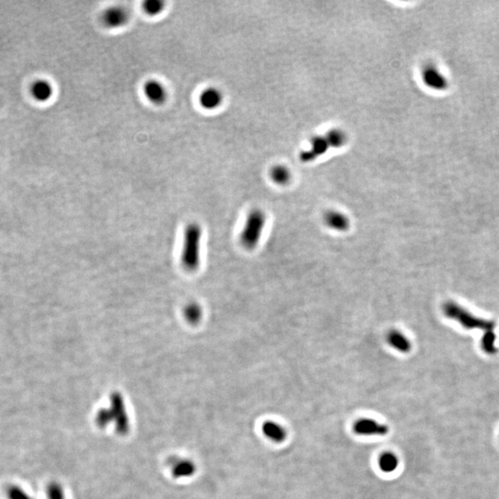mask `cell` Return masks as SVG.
<instances>
[{"label":"cell","mask_w":499,"mask_h":499,"mask_svg":"<svg viewBox=\"0 0 499 499\" xmlns=\"http://www.w3.org/2000/svg\"><path fill=\"white\" fill-rule=\"evenodd\" d=\"M94 421L100 429H106L108 426H113L119 436L129 434L131 430V419L122 394L118 391L112 393L109 396L108 406L98 410Z\"/></svg>","instance_id":"6da1fadb"},{"label":"cell","mask_w":499,"mask_h":499,"mask_svg":"<svg viewBox=\"0 0 499 499\" xmlns=\"http://www.w3.org/2000/svg\"><path fill=\"white\" fill-rule=\"evenodd\" d=\"M201 237L200 226L191 224L187 227L184 235V246L181 255L182 264L187 269H196L200 264Z\"/></svg>","instance_id":"7a4b0ae2"},{"label":"cell","mask_w":499,"mask_h":499,"mask_svg":"<svg viewBox=\"0 0 499 499\" xmlns=\"http://www.w3.org/2000/svg\"><path fill=\"white\" fill-rule=\"evenodd\" d=\"M265 222L266 216L263 211L255 209L250 212L240 235V241L246 249H254L257 246L264 231Z\"/></svg>","instance_id":"3957f363"},{"label":"cell","mask_w":499,"mask_h":499,"mask_svg":"<svg viewBox=\"0 0 499 499\" xmlns=\"http://www.w3.org/2000/svg\"><path fill=\"white\" fill-rule=\"evenodd\" d=\"M444 313L447 317L459 321L462 325V327L468 329H473V328L484 329L487 332V331H493V328H494V323L493 322L477 318L468 313L464 309L460 308L459 305L453 303H446L444 305Z\"/></svg>","instance_id":"277c9868"},{"label":"cell","mask_w":499,"mask_h":499,"mask_svg":"<svg viewBox=\"0 0 499 499\" xmlns=\"http://www.w3.org/2000/svg\"><path fill=\"white\" fill-rule=\"evenodd\" d=\"M131 15L129 10L122 6H110L104 10L101 20L108 29H119L129 23Z\"/></svg>","instance_id":"5b68a950"},{"label":"cell","mask_w":499,"mask_h":499,"mask_svg":"<svg viewBox=\"0 0 499 499\" xmlns=\"http://www.w3.org/2000/svg\"><path fill=\"white\" fill-rule=\"evenodd\" d=\"M169 472L174 479H188L195 475L197 466L193 460L185 457H172L167 462Z\"/></svg>","instance_id":"8992f818"},{"label":"cell","mask_w":499,"mask_h":499,"mask_svg":"<svg viewBox=\"0 0 499 499\" xmlns=\"http://www.w3.org/2000/svg\"><path fill=\"white\" fill-rule=\"evenodd\" d=\"M143 94L150 103L155 106H162L168 98V92L164 83L156 79L146 81L142 87Z\"/></svg>","instance_id":"52a82bcc"},{"label":"cell","mask_w":499,"mask_h":499,"mask_svg":"<svg viewBox=\"0 0 499 499\" xmlns=\"http://www.w3.org/2000/svg\"><path fill=\"white\" fill-rule=\"evenodd\" d=\"M329 148L330 147L325 135H315L310 141L308 150L301 153L300 159L304 163L314 161L328 152Z\"/></svg>","instance_id":"ba28073f"},{"label":"cell","mask_w":499,"mask_h":499,"mask_svg":"<svg viewBox=\"0 0 499 499\" xmlns=\"http://www.w3.org/2000/svg\"><path fill=\"white\" fill-rule=\"evenodd\" d=\"M224 100V95L220 89L216 88L214 86L206 87L202 91L199 97L198 102L203 109L213 111L220 107Z\"/></svg>","instance_id":"9c48e42d"},{"label":"cell","mask_w":499,"mask_h":499,"mask_svg":"<svg viewBox=\"0 0 499 499\" xmlns=\"http://www.w3.org/2000/svg\"><path fill=\"white\" fill-rule=\"evenodd\" d=\"M353 430L360 436H386L388 433V427L372 419H361L356 421L353 426Z\"/></svg>","instance_id":"30bf717a"},{"label":"cell","mask_w":499,"mask_h":499,"mask_svg":"<svg viewBox=\"0 0 499 499\" xmlns=\"http://www.w3.org/2000/svg\"><path fill=\"white\" fill-rule=\"evenodd\" d=\"M31 93L36 101L44 103L53 96L54 87L47 80L40 79L32 84Z\"/></svg>","instance_id":"8fae6325"},{"label":"cell","mask_w":499,"mask_h":499,"mask_svg":"<svg viewBox=\"0 0 499 499\" xmlns=\"http://www.w3.org/2000/svg\"><path fill=\"white\" fill-rule=\"evenodd\" d=\"M325 224L329 229L336 231H346L350 228V220L347 215L338 211H329L323 216Z\"/></svg>","instance_id":"7c38bea8"},{"label":"cell","mask_w":499,"mask_h":499,"mask_svg":"<svg viewBox=\"0 0 499 499\" xmlns=\"http://www.w3.org/2000/svg\"><path fill=\"white\" fill-rule=\"evenodd\" d=\"M387 341L390 347L402 353H409L411 350V343L403 333L398 330H391L387 336Z\"/></svg>","instance_id":"4fadbf2b"},{"label":"cell","mask_w":499,"mask_h":499,"mask_svg":"<svg viewBox=\"0 0 499 499\" xmlns=\"http://www.w3.org/2000/svg\"><path fill=\"white\" fill-rule=\"evenodd\" d=\"M263 432L264 436L276 443H281L287 437V432L285 430L284 427H282L275 421H267L264 422L263 426Z\"/></svg>","instance_id":"5bb4252c"},{"label":"cell","mask_w":499,"mask_h":499,"mask_svg":"<svg viewBox=\"0 0 499 499\" xmlns=\"http://www.w3.org/2000/svg\"><path fill=\"white\" fill-rule=\"evenodd\" d=\"M291 171L289 167L285 165H276L270 170V179L275 184L279 186H285L291 181Z\"/></svg>","instance_id":"9a60e30c"},{"label":"cell","mask_w":499,"mask_h":499,"mask_svg":"<svg viewBox=\"0 0 499 499\" xmlns=\"http://www.w3.org/2000/svg\"><path fill=\"white\" fill-rule=\"evenodd\" d=\"M325 137L327 139L330 148L338 149L347 143V136L346 132L338 128L331 129L330 131H328Z\"/></svg>","instance_id":"2e32d148"},{"label":"cell","mask_w":499,"mask_h":499,"mask_svg":"<svg viewBox=\"0 0 499 499\" xmlns=\"http://www.w3.org/2000/svg\"><path fill=\"white\" fill-rule=\"evenodd\" d=\"M378 463L383 471L392 472L396 470L398 466V458L392 452H386L380 456Z\"/></svg>","instance_id":"e0dca14e"},{"label":"cell","mask_w":499,"mask_h":499,"mask_svg":"<svg viewBox=\"0 0 499 499\" xmlns=\"http://www.w3.org/2000/svg\"><path fill=\"white\" fill-rule=\"evenodd\" d=\"M165 10V2L161 0H147L142 3V10L151 17L161 14Z\"/></svg>","instance_id":"ac0fdd59"},{"label":"cell","mask_w":499,"mask_h":499,"mask_svg":"<svg viewBox=\"0 0 499 499\" xmlns=\"http://www.w3.org/2000/svg\"><path fill=\"white\" fill-rule=\"evenodd\" d=\"M184 315L190 323H198L201 320L203 311L199 304H188L184 310Z\"/></svg>","instance_id":"d6986e66"},{"label":"cell","mask_w":499,"mask_h":499,"mask_svg":"<svg viewBox=\"0 0 499 499\" xmlns=\"http://www.w3.org/2000/svg\"><path fill=\"white\" fill-rule=\"evenodd\" d=\"M46 498L67 499L63 486L58 482L50 483L46 487Z\"/></svg>","instance_id":"ffe728a7"},{"label":"cell","mask_w":499,"mask_h":499,"mask_svg":"<svg viewBox=\"0 0 499 499\" xmlns=\"http://www.w3.org/2000/svg\"><path fill=\"white\" fill-rule=\"evenodd\" d=\"M494 343H495V337L494 333L493 331H487L482 338V348L484 350L485 353L494 354L497 351Z\"/></svg>","instance_id":"44dd1931"},{"label":"cell","mask_w":499,"mask_h":499,"mask_svg":"<svg viewBox=\"0 0 499 499\" xmlns=\"http://www.w3.org/2000/svg\"><path fill=\"white\" fill-rule=\"evenodd\" d=\"M7 496L9 499H34L31 494L18 485H10L7 490Z\"/></svg>","instance_id":"7402d4cb"}]
</instances>
